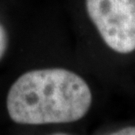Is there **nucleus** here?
<instances>
[{
    "label": "nucleus",
    "mask_w": 135,
    "mask_h": 135,
    "mask_svg": "<svg viewBox=\"0 0 135 135\" xmlns=\"http://www.w3.org/2000/svg\"><path fill=\"white\" fill-rule=\"evenodd\" d=\"M92 94L85 80L63 68L24 73L10 87L6 106L19 124L74 122L87 114Z\"/></svg>",
    "instance_id": "1"
},
{
    "label": "nucleus",
    "mask_w": 135,
    "mask_h": 135,
    "mask_svg": "<svg viewBox=\"0 0 135 135\" xmlns=\"http://www.w3.org/2000/svg\"><path fill=\"white\" fill-rule=\"evenodd\" d=\"M88 15L107 46L118 53L135 50V0H86Z\"/></svg>",
    "instance_id": "2"
},
{
    "label": "nucleus",
    "mask_w": 135,
    "mask_h": 135,
    "mask_svg": "<svg viewBox=\"0 0 135 135\" xmlns=\"http://www.w3.org/2000/svg\"><path fill=\"white\" fill-rule=\"evenodd\" d=\"M8 45V36L4 27L0 24V59L4 55Z\"/></svg>",
    "instance_id": "3"
},
{
    "label": "nucleus",
    "mask_w": 135,
    "mask_h": 135,
    "mask_svg": "<svg viewBox=\"0 0 135 135\" xmlns=\"http://www.w3.org/2000/svg\"><path fill=\"white\" fill-rule=\"evenodd\" d=\"M109 135H135V127L134 126L125 127V128H122L120 130L112 132Z\"/></svg>",
    "instance_id": "4"
},
{
    "label": "nucleus",
    "mask_w": 135,
    "mask_h": 135,
    "mask_svg": "<svg viewBox=\"0 0 135 135\" xmlns=\"http://www.w3.org/2000/svg\"><path fill=\"white\" fill-rule=\"evenodd\" d=\"M53 135H69V134H66V133H55Z\"/></svg>",
    "instance_id": "5"
}]
</instances>
